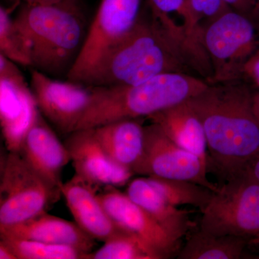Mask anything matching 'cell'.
Instances as JSON below:
<instances>
[{
	"instance_id": "1",
	"label": "cell",
	"mask_w": 259,
	"mask_h": 259,
	"mask_svg": "<svg viewBox=\"0 0 259 259\" xmlns=\"http://www.w3.org/2000/svg\"><path fill=\"white\" fill-rule=\"evenodd\" d=\"M253 95L241 80L209 83L187 100L203 125L209 153V170L224 180L239 175L259 151V123Z\"/></svg>"
},
{
	"instance_id": "2",
	"label": "cell",
	"mask_w": 259,
	"mask_h": 259,
	"mask_svg": "<svg viewBox=\"0 0 259 259\" xmlns=\"http://www.w3.org/2000/svg\"><path fill=\"white\" fill-rule=\"evenodd\" d=\"M133 28L102 55L81 83L93 87L136 84L171 72L190 73V65L148 9Z\"/></svg>"
},
{
	"instance_id": "3",
	"label": "cell",
	"mask_w": 259,
	"mask_h": 259,
	"mask_svg": "<svg viewBox=\"0 0 259 259\" xmlns=\"http://www.w3.org/2000/svg\"><path fill=\"white\" fill-rule=\"evenodd\" d=\"M14 22L26 46L30 68L50 76H67L88 32L79 3L24 4Z\"/></svg>"
},
{
	"instance_id": "4",
	"label": "cell",
	"mask_w": 259,
	"mask_h": 259,
	"mask_svg": "<svg viewBox=\"0 0 259 259\" xmlns=\"http://www.w3.org/2000/svg\"><path fill=\"white\" fill-rule=\"evenodd\" d=\"M209 83L190 73H166L132 85L94 87L93 100L76 131L141 119L187 101Z\"/></svg>"
},
{
	"instance_id": "5",
	"label": "cell",
	"mask_w": 259,
	"mask_h": 259,
	"mask_svg": "<svg viewBox=\"0 0 259 259\" xmlns=\"http://www.w3.org/2000/svg\"><path fill=\"white\" fill-rule=\"evenodd\" d=\"M199 229L217 236L259 238V183L243 171L213 192Z\"/></svg>"
},
{
	"instance_id": "6",
	"label": "cell",
	"mask_w": 259,
	"mask_h": 259,
	"mask_svg": "<svg viewBox=\"0 0 259 259\" xmlns=\"http://www.w3.org/2000/svg\"><path fill=\"white\" fill-rule=\"evenodd\" d=\"M203 45L212 68L210 83L241 80L258 48V29L250 16L231 10L204 28Z\"/></svg>"
},
{
	"instance_id": "7",
	"label": "cell",
	"mask_w": 259,
	"mask_h": 259,
	"mask_svg": "<svg viewBox=\"0 0 259 259\" xmlns=\"http://www.w3.org/2000/svg\"><path fill=\"white\" fill-rule=\"evenodd\" d=\"M61 189L35 171L19 152H8L1 167L0 226L24 222L61 198Z\"/></svg>"
},
{
	"instance_id": "8",
	"label": "cell",
	"mask_w": 259,
	"mask_h": 259,
	"mask_svg": "<svg viewBox=\"0 0 259 259\" xmlns=\"http://www.w3.org/2000/svg\"><path fill=\"white\" fill-rule=\"evenodd\" d=\"M141 12V0H102L66 79L81 83L102 55L133 28Z\"/></svg>"
},
{
	"instance_id": "9",
	"label": "cell",
	"mask_w": 259,
	"mask_h": 259,
	"mask_svg": "<svg viewBox=\"0 0 259 259\" xmlns=\"http://www.w3.org/2000/svg\"><path fill=\"white\" fill-rule=\"evenodd\" d=\"M208 172L207 163L174 143L159 126H144V153L137 175L190 181L216 192L219 187L209 180Z\"/></svg>"
},
{
	"instance_id": "10",
	"label": "cell",
	"mask_w": 259,
	"mask_h": 259,
	"mask_svg": "<svg viewBox=\"0 0 259 259\" xmlns=\"http://www.w3.org/2000/svg\"><path fill=\"white\" fill-rule=\"evenodd\" d=\"M36 100L18 64L0 54V125L8 152H19L40 115Z\"/></svg>"
},
{
	"instance_id": "11",
	"label": "cell",
	"mask_w": 259,
	"mask_h": 259,
	"mask_svg": "<svg viewBox=\"0 0 259 259\" xmlns=\"http://www.w3.org/2000/svg\"><path fill=\"white\" fill-rule=\"evenodd\" d=\"M30 88L39 111L62 135L74 132L90 107L94 87L60 81L32 70Z\"/></svg>"
},
{
	"instance_id": "12",
	"label": "cell",
	"mask_w": 259,
	"mask_h": 259,
	"mask_svg": "<svg viewBox=\"0 0 259 259\" xmlns=\"http://www.w3.org/2000/svg\"><path fill=\"white\" fill-rule=\"evenodd\" d=\"M64 144L69 150L75 175L96 187H123L135 175L109 156L93 128L74 131L68 135Z\"/></svg>"
},
{
	"instance_id": "13",
	"label": "cell",
	"mask_w": 259,
	"mask_h": 259,
	"mask_svg": "<svg viewBox=\"0 0 259 259\" xmlns=\"http://www.w3.org/2000/svg\"><path fill=\"white\" fill-rule=\"evenodd\" d=\"M98 196L116 224L139 237L161 259L171 258L176 253L180 247L179 243L174 241L158 223L126 193L116 187H106Z\"/></svg>"
},
{
	"instance_id": "14",
	"label": "cell",
	"mask_w": 259,
	"mask_h": 259,
	"mask_svg": "<svg viewBox=\"0 0 259 259\" xmlns=\"http://www.w3.org/2000/svg\"><path fill=\"white\" fill-rule=\"evenodd\" d=\"M62 197L75 223L95 241H108L125 232L107 212L97 192L96 186L75 176L61 187Z\"/></svg>"
},
{
	"instance_id": "15",
	"label": "cell",
	"mask_w": 259,
	"mask_h": 259,
	"mask_svg": "<svg viewBox=\"0 0 259 259\" xmlns=\"http://www.w3.org/2000/svg\"><path fill=\"white\" fill-rule=\"evenodd\" d=\"M19 153L40 176L61 189V173L71 161V156L41 113L25 135Z\"/></svg>"
},
{
	"instance_id": "16",
	"label": "cell",
	"mask_w": 259,
	"mask_h": 259,
	"mask_svg": "<svg viewBox=\"0 0 259 259\" xmlns=\"http://www.w3.org/2000/svg\"><path fill=\"white\" fill-rule=\"evenodd\" d=\"M0 238L70 245L88 253H91L95 245V240L87 235L76 223L47 212L40 213L24 222L0 226Z\"/></svg>"
},
{
	"instance_id": "17",
	"label": "cell",
	"mask_w": 259,
	"mask_h": 259,
	"mask_svg": "<svg viewBox=\"0 0 259 259\" xmlns=\"http://www.w3.org/2000/svg\"><path fill=\"white\" fill-rule=\"evenodd\" d=\"M159 126L170 139L198 156L209 167V153L203 125L187 101L168 107L147 117Z\"/></svg>"
},
{
	"instance_id": "18",
	"label": "cell",
	"mask_w": 259,
	"mask_h": 259,
	"mask_svg": "<svg viewBox=\"0 0 259 259\" xmlns=\"http://www.w3.org/2000/svg\"><path fill=\"white\" fill-rule=\"evenodd\" d=\"M93 129L109 156L136 175L144 153V126L141 119L115 121Z\"/></svg>"
},
{
	"instance_id": "19",
	"label": "cell",
	"mask_w": 259,
	"mask_h": 259,
	"mask_svg": "<svg viewBox=\"0 0 259 259\" xmlns=\"http://www.w3.org/2000/svg\"><path fill=\"white\" fill-rule=\"evenodd\" d=\"M126 194L144 208L180 244L192 226L189 212L172 205L155 190L146 177H139L127 184Z\"/></svg>"
},
{
	"instance_id": "20",
	"label": "cell",
	"mask_w": 259,
	"mask_h": 259,
	"mask_svg": "<svg viewBox=\"0 0 259 259\" xmlns=\"http://www.w3.org/2000/svg\"><path fill=\"white\" fill-rule=\"evenodd\" d=\"M147 8L177 41L198 44L203 28L191 9L188 0H144Z\"/></svg>"
},
{
	"instance_id": "21",
	"label": "cell",
	"mask_w": 259,
	"mask_h": 259,
	"mask_svg": "<svg viewBox=\"0 0 259 259\" xmlns=\"http://www.w3.org/2000/svg\"><path fill=\"white\" fill-rule=\"evenodd\" d=\"M250 240L234 236H217L198 230L191 235L177 254L178 259H239L245 255Z\"/></svg>"
},
{
	"instance_id": "22",
	"label": "cell",
	"mask_w": 259,
	"mask_h": 259,
	"mask_svg": "<svg viewBox=\"0 0 259 259\" xmlns=\"http://www.w3.org/2000/svg\"><path fill=\"white\" fill-rule=\"evenodd\" d=\"M146 179L167 202L175 207L192 205L202 211L209 203L214 192L207 187L190 181L154 176Z\"/></svg>"
},
{
	"instance_id": "23",
	"label": "cell",
	"mask_w": 259,
	"mask_h": 259,
	"mask_svg": "<svg viewBox=\"0 0 259 259\" xmlns=\"http://www.w3.org/2000/svg\"><path fill=\"white\" fill-rule=\"evenodd\" d=\"M0 240L11 248L18 259H88L90 253L70 245L18 238H0Z\"/></svg>"
},
{
	"instance_id": "24",
	"label": "cell",
	"mask_w": 259,
	"mask_h": 259,
	"mask_svg": "<svg viewBox=\"0 0 259 259\" xmlns=\"http://www.w3.org/2000/svg\"><path fill=\"white\" fill-rule=\"evenodd\" d=\"M88 259H161L144 241L125 231L105 242L101 248L89 253Z\"/></svg>"
},
{
	"instance_id": "25",
	"label": "cell",
	"mask_w": 259,
	"mask_h": 259,
	"mask_svg": "<svg viewBox=\"0 0 259 259\" xmlns=\"http://www.w3.org/2000/svg\"><path fill=\"white\" fill-rule=\"evenodd\" d=\"M0 54L18 65L30 67L26 46L9 10L0 8Z\"/></svg>"
},
{
	"instance_id": "26",
	"label": "cell",
	"mask_w": 259,
	"mask_h": 259,
	"mask_svg": "<svg viewBox=\"0 0 259 259\" xmlns=\"http://www.w3.org/2000/svg\"><path fill=\"white\" fill-rule=\"evenodd\" d=\"M188 2L196 18L203 28L204 20L207 26L221 15L233 10L224 0H188Z\"/></svg>"
},
{
	"instance_id": "27",
	"label": "cell",
	"mask_w": 259,
	"mask_h": 259,
	"mask_svg": "<svg viewBox=\"0 0 259 259\" xmlns=\"http://www.w3.org/2000/svg\"><path fill=\"white\" fill-rule=\"evenodd\" d=\"M254 22L259 34V20H255ZM243 78L248 79L259 88V46L254 54L250 56L245 64Z\"/></svg>"
},
{
	"instance_id": "28",
	"label": "cell",
	"mask_w": 259,
	"mask_h": 259,
	"mask_svg": "<svg viewBox=\"0 0 259 259\" xmlns=\"http://www.w3.org/2000/svg\"><path fill=\"white\" fill-rule=\"evenodd\" d=\"M232 9L251 18L255 7V0H224Z\"/></svg>"
},
{
	"instance_id": "29",
	"label": "cell",
	"mask_w": 259,
	"mask_h": 259,
	"mask_svg": "<svg viewBox=\"0 0 259 259\" xmlns=\"http://www.w3.org/2000/svg\"><path fill=\"white\" fill-rule=\"evenodd\" d=\"M244 171L259 183V151L254 157L248 162L245 166Z\"/></svg>"
},
{
	"instance_id": "30",
	"label": "cell",
	"mask_w": 259,
	"mask_h": 259,
	"mask_svg": "<svg viewBox=\"0 0 259 259\" xmlns=\"http://www.w3.org/2000/svg\"><path fill=\"white\" fill-rule=\"evenodd\" d=\"M26 5H55L62 3H79V0H23Z\"/></svg>"
},
{
	"instance_id": "31",
	"label": "cell",
	"mask_w": 259,
	"mask_h": 259,
	"mask_svg": "<svg viewBox=\"0 0 259 259\" xmlns=\"http://www.w3.org/2000/svg\"><path fill=\"white\" fill-rule=\"evenodd\" d=\"M0 259H18L14 252L2 240H0Z\"/></svg>"
},
{
	"instance_id": "32",
	"label": "cell",
	"mask_w": 259,
	"mask_h": 259,
	"mask_svg": "<svg viewBox=\"0 0 259 259\" xmlns=\"http://www.w3.org/2000/svg\"><path fill=\"white\" fill-rule=\"evenodd\" d=\"M253 110L255 118L259 123V92L253 93Z\"/></svg>"
},
{
	"instance_id": "33",
	"label": "cell",
	"mask_w": 259,
	"mask_h": 259,
	"mask_svg": "<svg viewBox=\"0 0 259 259\" xmlns=\"http://www.w3.org/2000/svg\"><path fill=\"white\" fill-rule=\"evenodd\" d=\"M253 14L259 17V0H255V7Z\"/></svg>"
},
{
	"instance_id": "34",
	"label": "cell",
	"mask_w": 259,
	"mask_h": 259,
	"mask_svg": "<svg viewBox=\"0 0 259 259\" xmlns=\"http://www.w3.org/2000/svg\"><path fill=\"white\" fill-rule=\"evenodd\" d=\"M251 243H254V244H259V238H257V239H253L250 241V244Z\"/></svg>"
}]
</instances>
